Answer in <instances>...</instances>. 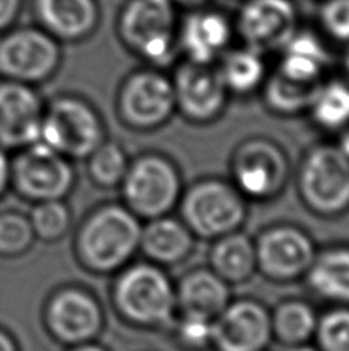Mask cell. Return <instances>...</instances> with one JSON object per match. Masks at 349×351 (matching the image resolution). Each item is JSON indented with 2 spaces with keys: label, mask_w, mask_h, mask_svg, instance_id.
Masks as SVG:
<instances>
[{
  "label": "cell",
  "mask_w": 349,
  "mask_h": 351,
  "mask_svg": "<svg viewBox=\"0 0 349 351\" xmlns=\"http://www.w3.org/2000/svg\"><path fill=\"white\" fill-rule=\"evenodd\" d=\"M233 21L242 45L261 54L279 53L300 28L292 0H242Z\"/></svg>",
  "instance_id": "9a60e30c"
},
{
  "label": "cell",
  "mask_w": 349,
  "mask_h": 351,
  "mask_svg": "<svg viewBox=\"0 0 349 351\" xmlns=\"http://www.w3.org/2000/svg\"><path fill=\"white\" fill-rule=\"evenodd\" d=\"M85 162L86 173H88L92 185L102 188V190H114L120 186L129 167L127 149L108 137L85 159Z\"/></svg>",
  "instance_id": "f1b7e54d"
},
{
  "label": "cell",
  "mask_w": 349,
  "mask_h": 351,
  "mask_svg": "<svg viewBox=\"0 0 349 351\" xmlns=\"http://www.w3.org/2000/svg\"><path fill=\"white\" fill-rule=\"evenodd\" d=\"M196 248V237L190 228L171 215L145 221L142 225L139 253L160 267H176L190 258Z\"/></svg>",
  "instance_id": "44dd1931"
},
{
  "label": "cell",
  "mask_w": 349,
  "mask_h": 351,
  "mask_svg": "<svg viewBox=\"0 0 349 351\" xmlns=\"http://www.w3.org/2000/svg\"><path fill=\"white\" fill-rule=\"evenodd\" d=\"M229 180L248 202L277 199L288 185L291 164L285 149L270 137L254 136L234 148Z\"/></svg>",
  "instance_id": "9c48e42d"
},
{
  "label": "cell",
  "mask_w": 349,
  "mask_h": 351,
  "mask_svg": "<svg viewBox=\"0 0 349 351\" xmlns=\"http://www.w3.org/2000/svg\"><path fill=\"white\" fill-rule=\"evenodd\" d=\"M0 351H21L16 337L2 327H0Z\"/></svg>",
  "instance_id": "8d00e7d4"
},
{
  "label": "cell",
  "mask_w": 349,
  "mask_h": 351,
  "mask_svg": "<svg viewBox=\"0 0 349 351\" xmlns=\"http://www.w3.org/2000/svg\"><path fill=\"white\" fill-rule=\"evenodd\" d=\"M234 37L231 16L213 6L190 10L179 17V56L192 64L216 65L222 54L231 48Z\"/></svg>",
  "instance_id": "e0dca14e"
},
{
  "label": "cell",
  "mask_w": 349,
  "mask_h": 351,
  "mask_svg": "<svg viewBox=\"0 0 349 351\" xmlns=\"http://www.w3.org/2000/svg\"><path fill=\"white\" fill-rule=\"evenodd\" d=\"M40 28L59 42H82L96 33L102 21L99 0H34Z\"/></svg>",
  "instance_id": "d6986e66"
},
{
  "label": "cell",
  "mask_w": 349,
  "mask_h": 351,
  "mask_svg": "<svg viewBox=\"0 0 349 351\" xmlns=\"http://www.w3.org/2000/svg\"><path fill=\"white\" fill-rule=\"evenodd\" d=\"M60 42L42 28H18L0 39V74L6 80L39 85L59 71Z\"/></svg>",
  "instance_id": "4fadbf2b"
},
{
  "label": "cell",
  "mask_w": 349,
  "mask_h": 351,
  "mask_svg": "<svg viewBox=\"0 0 349 351\" xmlns=\"http://www.w3.org/2000/svg\"><path fill=\"white\" fill-rule=\"evenodd\" d=\"M11 188V160L3 148H0V199Z\"/></svg>",
  "instance_id": "d590c367"
},
{
  "label": "cell",
  "mask_w": 349,
  "mask_h": 351,
  "mask_svg": "<svg viewBox=\"0 0 349 351\" xmlns=\"http://www.w3.org/2000/svg\"><path fill=\"white\" fill-rule=\"evenodd\" d=\"M107 137L101 112L85 97L60 94L45 104L39 142L71 162L85 160Z\"/></svg>",
  "instance_id": "5b68a950"
},
{
  "label": "cell",
  "mask_w": 349,
  "mask_h": 351,
  "mask_svg": "<svg viewBox=\"0 0 349 351\" xmlns=\"http://www.w3.org/2000/svg\"><path fill=\"white\" fill-rule=\"evenodd\" d=\"M335 145L339 147V149L341 153H344L345 158L349 160V127L346 130L341 131V133L339 134V141Z\"/></svg>",
  "instance_id": "ab89813d"
},
{
  "label": "cell",
  "mask_w": 349,
  "mask_h": 351,
  "mask_svg": "<svg viewBox=\"0 0 349 351\" xmlns=\"http://www.w3.org/2000/svg\"><path fill=\"white\" fill-rule=\"evenodd\" d=\"M142 225L123 204L97 206L74 234V256L79 265L97 276L118 273L139 253Z\"/></svg>",
  "instance_id": "6da1fadb"
},
{
  "label": "cell",
  "mask_w": 349,
  "mask_h": 351,
  "mask_svg": "<svg viewBox=\"0 0 349 351\" xmlns=\"http://www.w3.org/2000/svg\"><path fill=\"white\" fill-rule=\"evenodd\" d=\"M303 280L309 293L323 302L349 305V243L317 250Z\"/></svg>",
  "instance_id": "603a6c76"
},
{
  "label": "cell",
  "mask_w": 349,
  "mask_h": 351,
  "mask_svg": "<svg viewBox=\"0 0 349 351\" xmlns=\"http://www.w3.org/2000/svg\"><path fill=\"white\" fill-rule=\"evenodd\" d=\"M307 114L314 127L340 134L349 127V84L344 77H326L317 88Z\"/></svg>",
  "instance_id": "4316f807"
},
{
  "label": "cell",
  "mask_w": 349,
  "mask_h": 351,
  "mask_svg": "<svg viewBox=\"0 0 349 351\" xmlns=\"http://www.w3.org/2000/svg\"><path fill=\"white\" fill-rule=\"evenodd\" d=\"M171 2L177 6V10L182 8L185 11H190L203 8V6H209L213 0H171Z\"/></svg>",
  "instance_id": "74e56055"
},
{
  "label": "cell",
  "mask_w": 349,
  "mask_h": 351,
  "mask_svg": "<svg viewBox=\"0 0 349 351\" xmlns=\"http://www.w3.org/2000/svg\"><path fill=\"white\" fill-rule=\"evenodd\" d=\"M209 268L229 285H242L257 274L254 239L242 230L213 241Z\"/></svg>",
  "instance_id": "d4e9b609"
},
{
  "label": "cell",
  "mask_w": 349,
  "mask_h": 351,
  "mask_svg": "<svg viewBox=\"0 0 349 351\" xmlns=\"http://www.w3.org/2000/svg\"><path fill=\"white\" fill-rule=\"evenodd\" d=\"M257 273L274 284H291L308 273L317 254L313 237L294 223L270 225L254 237Z\"/></svg>",
  "instance_id": "7c38bea8"
},
{
  "label": "cell",
  "mask_w": 349,
  "mask_h": 351,
  "mask_svg": "<svg viewBox=\"0 0 349 351\" xmlns=\"http://www.w3.org/2000/svg\"><path fill=\"white\" fill-rule=\"evenodd\" d=\"M177 208L196 239L216 241L242 230L248 219V200L231 180L219 178H205L185 188Z\"/></svg>",
  "instance_id": "277c9868"
},
{
  "label": "cell",
  "mask_w": 349,
  "mask_h": 351,
  "mask_svg": "<svg viewBox=\"0 0 349 351\" xmlns=\"http://www.w3.org/2000/svg\"><path fill=\"white\" fill-rule=\"evenodd\" d=\"M122 204L142 222L171 215L185 190L177 165L160 153H142L129 160L120 186Z\"/></svg>",
  "instance_id": "52a82bcc"
},
{
  "label": "cell",
  "mask_w": 349,
  "mask_h": 351,
  "mask_svg": "<svg viewBox=\"0 0 349 351\" xmlns=\"http://www.w3.org/2000/svg\"><path fill=\"white\" fill-rule=\"evenodd\" d=\"M231 97H251L260 93L270 74L265 54L246 45L228 48L214 65Z\"/></svg>",
  "instance_id": "cb8c5ba5"
},
{
  "label": "cell",
  "mask_w": 349,
  "mask_h": 351,
  "mask_svg": "<svg viewBox=\"0 0 349 351\" xmlns=\"http://www.w3.org/2000/svg\"><path fill=\"white\" fill-rule=\"evenodd\" d=\"M66 351H109L107 347H103L102 343H99L96 341L92 342H86V343H80V346H74V347H68Z\"/></svg>",
  "instance_id": "f35d334b"
},
{
  "label": "cell",
  "mask_w": 349,
  "mask_h": 351,
  "mask_svg": "<svg viewBox=\"0 0 349 351\" xmlns=\"http://www.w3.org/2000/svg\"><path fill=\"white\" fill-rule=\"evenodd\" d=\"M283 351H319L311 343H307V346H298V347H289V348H283Z\"/></svg>",
  "instance_id": "b9f144b4"
},
{
  "label": "cell",
  "mask_w": 349,
  "mask_h": 351,
  "mask_svg": "<svg viewBox=\"0 0 349 351\" xmlns=\"http://www.w3.org/2000/svg\"><path fill=\"white\" fill-rule=\"evenodd\" d=\"M319 313L307 299H283L271 310L272 342L283 348L307 346L314 339Z\"/></svg>",
  "instance_id": "484cf974"
},
{
  "label": "cell",
  "mask_w": 349,
  "mask_h": 351,
  "mask_svg": "<svg viewBox=\"0 0 349 351\" xmlns=\"http://www.w3.org/2000/svg\"><path fill=\"white\" fill-rule=\"evenodd\" d=\"M272 342L271 310L257 299H231L214 319L216 351H266Z\"/></svg>",
  "instance_id": "2e32d148"
},
{
  "label": "cell",
  "mask_w": 349,
  "mask_h": 351,
  "mask_svg": "<svg viewBox=\"0 0 349 351\" xmlns=\"http://www.w3.org/2000/svg\"><path fill=\"white\" fill-rule=\"evenodd\" d=\"M213 324L214 319L177 311L170 325L172 339L185 351H205L213 346Z\"/></svg>",
  "instance_id": "d6a6232c"
},
{
  "label": "cell",
  "mask_w": 349,
  "mask_h": 351,
  "mask_svg": "<svg viewBox=\"0 0 349 351\" xmlns=\"http://www.w3.org/2000/svg\"><path fill=\"white\" fill-rule=\"evenodd\" d=\"M111 304L117 316L135 328L170 327L177 315L176 284L164 267L133 261L116 273Z\"/></svg>",
  "instance_id": "7a4b0ae2"
},
{
  "label": "cell",
  "mask_w": 349,
  "mask_h": 351,
  "mask_svg": "<svg viewBox=\"0 0 349 351\" xmlns=\"http://www.w3.org/2000/svg\"><path fill=\"white\" fill-rule=\"evenodd\" d=\"M177 311L216 319L231 302V285L209 267L185 273L176 284Z\"/></svg>",
  "instance_id": "7402d4cb"
},
{
  "label": "cell",
  "mask_w": 349,
  "mask_h": 351,
  "mask_svg": "<svg viewBox=\"0 0 349 351\" xmlns=\"http://www.w3.org/2000/svg\"><path fill=\"white\" fill-rule=\"evenodd\" d=\"M320 33L329 40L349 43V0H322L317 11Z\"/></svg>",
  "instance_id": "836d02e7"
},
{
  "label": "cell",
  "mask_w": 349,
  "mask_h": 351,
  "mask_svg": "<svg viewBox=\"0 0 349 351\" xmlns=\"http://www.w3.org/2000/svg\"><path fill=\"white\" fill-rule=\"evenodd\" d=\"M76 182L73 162L39 141L18 149L11 160V188L28 202L65 200Z\"/></svg>",
  "instance_id": "30bf717a"
},
{
  "label": "cell",
  "mask_w": 349,
  "mask_h": 351,
  "mask_svg": "<svg viewBox=\"0 0 349 351\" xmlns=\"http://www.w3.org/2000/svg\"><path fill=\"white\" fill-rule=\"evenodd\" d=\"M179 14L171 0H127L118 10L116 33L143 64L165 70L176 62Z\"/></svg>",
  "instance_id": "3957f363"
},
{
  "label": "cell",
  "mask_w": 349,
  "mask_h": 351,
  "mask_svg": "<svg viewBox=\"0 0 349 351\" xmlns=\"http://www.w3.org/2000/svg\"><path fill=\"white\" fill-rule=\"evenodd\" d=\"M313 341L319 351H349V305H333L319 315Z\"/></svg>",
  "instance_id": "1f68e13d"
},
{
  "label": "cell",
  "mask_w": 349,
  "mask_h": 351,
  "mask_svg": "<svg viewBox=\"0 0 349 351\" xmlns=\"http://www.w3.org/2000/svg\"><path fill=\"white\" fill-rule=\"evenodd\" d=\"M43 110L45 104L31 85L0 82V148L18 152L39 141Z\"/></svg>",
  "instance_id": "ac0fdd59"
},
{
  "label": "cell",
  "mask_w": 349,
  "mask_h": 351,
  "mask_svg": "<svg viewBox=\"0 0 349 351\" xmlns=\"http://www.w3.org/2000/svg\"><path fill=\"white\" fill-rule=\"evenodd\" d=\"M28 217L36 239L48 243L64 239L70 233L73 223V213L65 200L34 204Z\"/></svg>",
  "instance_id": "f546056e"
},
{
  "label": "cell",
  "mask_w": 349,
  "mask_h": 351,
  "mask_svg": "<svg viewBox=\"0 0 349 351\" xmlns=\"http://www.w3.org/2000/svg\"><path fill=\"white\" fill-rule=\"evenodd\" d=\"M176 112L192 125H211L228 108L229 96L214 65L180 60L171 74Z\"/></svg>",
  "instance_id": "5bb4252c"
},
{
  "label": "cell",
  "mask_w": 349,
  "mask_h": 351,
  "mask_svg": "<svg viewBox=\"0 0 349 351\" xmlns=\"http://www.w3.org/2000/svg\"><path fill=\"white\" fill-rule=\"evenodd\" d=\"M116 112L125 127L140 133L165 127L176 114L171 74L149 65L128 73L117 88Z\"/></svg>",
  "instance_id": "ba28073f"
},
{
  "label": "cell",
  "mask_w": 349,
  "mask_h": 351,
  "mask_svg": "<svg viewBox=\"0 0 349 351\" xmlns=\"http://www.w3.org/2000/svg\"><path fill=\"white\" fill-rule=\"evenodd\" d=\"M319 85H303L283 77L276 70L268 74L260 94L263 104L272 114L292 117L307 114Z\"/></svg>",
  "instance_id": "83f0119b"
},
{
  "label": "cell",
  "mask_w": 349,
  "mask_h": 351,
  "mask_svg": "<svg viewBox=\"0 0 349 351\" xmlns=\"http://www.w3.org/2000/svg\"><path fill=\"white\" fill-rule=\"evenodd\" d=\"M22 0H0V31L14 23L21 12Z\"/></svg>",
  "instance_id": "e575fe53"
},
{
  "label": "cell",
  "mask_w": 349,
  "mask_h": 351,
  "mask_svg": "<svg viewBox=\"0 0 349 351\" xmlns=\"http://www.w3.org/2000/svg\"><path fill=\"white\" fill-rule=\"evenodd\" d=\"M43 327L60 346L96 341L105 328V311L94 294L79 285L55 288L43 305Z\"/></svg>",
  "instance_id": "8fae6325"
},
{
  "label": "cell",
  "mask_w": 349,
  "mask_h": 351,
  "mask_svg": "<svg viewBox=\"0 0 349 351\" xmlns=\"http://www.w3.org/2000/svg\"><path fill=\"white\" fill-rule=\"evenodd\" d=\"M276 71L303 85H320L331 66V53L323 37L313 29L298 28L279 51Z\"/></svg>",
  "instance_id": "ffe728a7"
},
{
  "label": "cell",
  "mask_w": 349,
  "mask_h": 351,
  "mask_svg": "<svg viewBox=\"0 0 349 351\" xmlns=\"http://www.w3.org/2000/svg\"><path fill=\"white\" fill-rule=\"evenodd\" d=\"M296 184L298 197L313 215L335 219L349 211V160L335 143H315L305 152Z\"/></svg>",
  "instance_id": "8992f818"
},
{
  "label": "cell",
  "mask_w": 349,
  "mask_h": 351,
  "mask_svg": "<svg viewBox=\"0 0 349 351\" xmlns=\"http://www.w3.org/2000/svg\"><path fill=\"white\" fill-rule=\"evenodd\" d=\"M36 241L27 215L17 210L0 211V258H21L33 248Z\"/></svg>",
  "instance_id": "4dcf8cb0"
},
{
  "label": "cell",
  "mask_w": 349,
  "mask_h": 351,
  "mask_svg": "<svg viewBox=\"0 0 349 351\" xmlns=\"http://www.w3.org/2000/svg\"><path fill=\"white\" fill-rule=\"evenodd\" d=\"M340 68H341V77H344L349 84V43L345 45L344 54H341L340 59Z\"/></svg>",
  "instance_id": "60d3db41"
}]
</instances>
